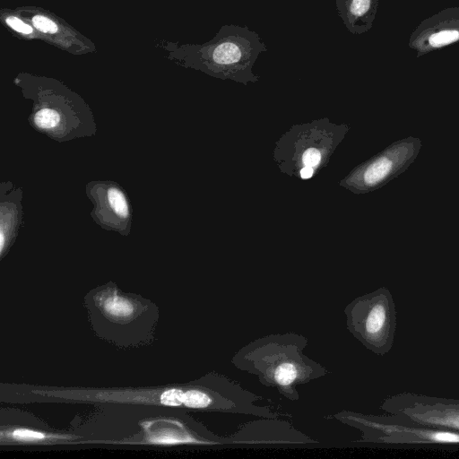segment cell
Returning <instances> with one entry per match:
<instances>
[{
	"label": "cell",
	"mask_w": 459,
	"mask_h": 459,
	"mask_svg": "<svg viewBox=\"0 0 459 459\" xmlns=\"http://www.w3.org/2000/svg\"><path fill=\"white\" fill-rule=\"evenodd\" d=\"M32 23L39 30L43 32L53 34L58 30L57 25L43 15H35L32 18Z\"/></svg>",
	"instance_id": "13"
},
{
	"label": "cell",
	"mask_w": 459,
	"mask_h": 459,
	"mask_svg": "<svg viewBox=\"0 0 459 459\" xmlns=\"http://www.w3.org/2000/svg\"><path fill=\"white\" fill-rule=\"evenodd\" d=\"M242 53L237 44L227 42L219 45L212 53L213 60L221 65L236 63L241 58Z\"/></svg>",
	"instance_id": "9"
},
{
	"label": "cell",
	"mask_w": 459,
	"mask_h": 459,
	"mask_svg": "<svg viewBox=\"0 0 459 459\" xmlns=\"http://www.w3.org/2000/svg\"><path fill=\"white\" fill-rule=\"evenodd\" d=\"M343 313L349 333L367 350L383 356L394 342L396 309L386 288L363 294L348 303Z\"/></svg>",
	"instance_id": "2"
},
{
	"label": "cell",
	"mask_w": 459,
	"mask_h": 459,
	"mask_svg": "<svg viewBox=\"0 0 459 459\" xmlns=\"http://www.w3.org/2000/svg\"><path fill=\"white\" fill-rule=\"evenodd\" d=\"M184 390L182 388H171L164 391L160 397L162 404L168 406H181L183 403Z\"/></svg>",
	"instance_id": "12"
},
{
	"label": "cell",
	"mask_w": 459,
	"mask_h": 459,
	"mask_svg": "<svg viewBox=\"0 0 459 459\" xmlns=\"http://www.w3.org/2000/svg\"><path fill=\"white\" fill-rule=\"evenodd\" d=\"M114 300L115 302H111V304L108 306L109 311L111 313H122L124 315H127L128 313H130L131 308L127 302L119 300L117 298H115Z\"/></svg>",
	"instance_id": "16"
},
{
	"label": "cell",
	"mask_w": 459,
	"mask_h": 459,
	"mask_svg": "<svg viewBox=\"0 0 459 459\" xmlns=\"http://www.w3.org/2000/svg\"><path fill=\"white\" fill-rule=\"evenodd\" d=\"M85 193L92 204L91 217L99 227L124 237L130 235L133 210L122 186L113 180H91Z\"/></svg>",
	"instance_id": "4"
},
{
	"label": "cell",
	"mask_w": 459,
	"mask_h": 459,
	"mask_svg": "<svg viewBox=\"0 0 459 459\" xmlns=\"http://www.w3.org/2000/svg\"><path fill=\"white\" fill-rule=\"evenodd\" d=\"M321 160V154L316 148H308L302 156V161L305 166L314 168L318 165Z\"/></svg>",
	"instance_id": "14"
},
{
	"label": "cell",
	"mask_w": 459,
	"mask_h": 459,
	"mask_svg": "<svg viewBox=\"0 0 459 459\" xmlns=\"http://www.w3.org/2000/svg\"><path fill=\"white\" fill-rule=\"evenodd\" d=\"M392 161L385 157L373 162L364 173V180L368 185L376 184L385 178L392 169Z\"/></svg>",
	"instance_id": "10"
},
{
	"label": "cell",
	"mask_w": 459,
	"mask_h": 459,
	"mask_svg": "<svg viewBox=\"0 0 459 459\" xmlns=\"http://www.w3.org/2000/svg\"><path fill=\"white\" fill-rule=\"evenodd\" d=\"M306 336L287 332L258 337L242 346L231 358L237 369L255 376L291 402L299 400L298 387L330 374L327 368L308 357Z\"/></svg>",
	"instance_id": "1"
},
{
	"label": "cell",
	"mask_w": 459,
	"mask_h": 459,
	"mask_svg": "<svg viewBox=\"0 0 459 459\" xmlns=\"http://www.w3.org/2000/svg\"><path fill=\"white\" fill-rule=\"evenodd\" d=\"M313 175V168H310V167H307V166H305L301 170H300V176L303 179H307V178H310Z\"/></svg>",
	"instance_id": "17"
},
{
	"label": "cell",
	"mask_w": 459,
	"mask_h": 459,
	"mask_svg": "<svg viewBox=\"0 0 459 459\" xmlns=\"http://www.w3.org/2000/svg\"><path fill=\"white\" fill-rule=\"evenodd\" d=\"M6 23L14 30L23 33L30 34L32 32V29L30 25L24 23L22 20L14 16H9L5 20Z\"/></svg>",
	"instance_id": "15"
},
{
	"label": "cell",
	"mask_w": 459,
	"mask_h": 459,
	"mask_svg": "<svg viewBox=\"0 0 459 459\" xmlns=\"http://www.w3.org/2000/svg\"><path fill=\"white\" fill-rule=\"evenodd\" d=\"M378 0H350L348 12L350 16L364 22L367 29L370 28L377 8Z\"/></svg>",
	"instance_id": "8"
},
{
	"label": "cell",
	"mask_w": 459,
	"mask_h": 459,
	"mask_svg": "<svg viewBox=\"0 0 459 459\" xmlns=\"http://www.w3.org/2000/svg\"><path fill=\"white\" fill-rule=\"evenodd\" d=\"M325 418L359 429L362 436L356 443L459 444V431L386 424L377 418L347 410Z\"/></svg>",
	"instance_id": "3"
},
{
	"label": "cell",
	"mask_w": 459,
	"mask_h": 459,
	"mask_svg": "<svg viewBox=\"0 0 459 459\" xmlns=\"http://www.w3.org/2000/svg\"><path fill=\"white\" fill-rule=\"evenodd\" d=\"M23 190L13 181L0 183V254L4 257L15 242L23 223Z\"/></svg>",
	"instance_id": "6"
},
{
	"label": "cell",
	"mask_w": 459,
	"mask_h": 459,
	"mask_svg": "<svg viewBox=\"0 0 459 459\" xmlns=\"http://www.w3.org/2000/svg\"><path fill=\"white\" fill-rule=\"evenodd\" d=\"M456 42H459V6H453L421 21L411 33L408 46L420 57Z\"/></svg>",
	"instance_id": "5"
},
{
	"label": "cell",
	"mask_w": 459,
	"mask_h": 459,
	"mask_svg": "<svg viewBox=\"0 0 459 459\" xmlns=\"http://www.w3.org/2000/svg\"><path fill=\"white\" fill-rule=\"evenodd\" d=\"M403 412L418 424L459 431V404L418 402Z\"/></svg>",
	"instance_id": "7"
},
{
	"label": "cell",
	"mask_w": 459,
	"mask_h": 459,
	"mask_svg": "<svg viewBox=\"0 0 459 459\" xmlns=\"http://www.w3.org/2000/svg\"><path fill=\"white\" fill-rule=\"evenodd\" d=\"M8 437L20 442H33L48 438V436L42 432L20 429L11 431L8 434Z\"/></svg>",
	"instance_id": "11"
}]
</instances>
